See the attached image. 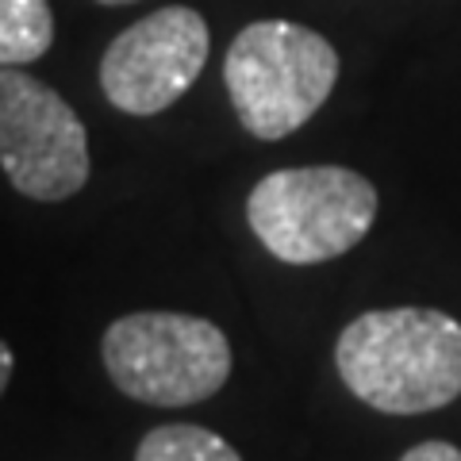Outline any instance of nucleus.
Listing matches in <instances>:
<instances>
[{"mask_svg": "<svg viewBox=\"0 0 461 461\" xmlns=\"http://www.w3.org/2000/svg\"><path fill=\"white\" fill-rule=\"evenodd\" d=\"M335 366L342 384L384 415L438 411L461 396V323L438 308L366 312L342 327Z\"/></svg>", "mask_w": 461, "mask_h": 461, "instance_id": "nucleus-1", "label": "nucleus"}, {"mask_svg": "<svg viewBox=\"0 0 461 461\" xmlns=\"http://www.w3.org/2000/svg\"><path fill=\"white\" fill-rule=\"evenodd\" d=\"M339 81L335 47L304 23L258 20L235 35L223 85L239 123L254 139H285L327 104Z\"/></svg>", "mask_w": 461, "mask_h": 461, "instance_id": "nucleus-2", "label": "nucleus"}, {"mask_svg": "<svg viewBox=\"0 0 461 461\" xmlns=\"http://www.w3.org/2000/svg\"><path fill=\"white\" fill-rule=\"evenodd\" d=\"M258 242L288 266H320L342 258L377 220V189L346 166L273 169L247 196Z\"/></svg>", "mask_w": 461, "mask_h": 461, "instance_id": "nucleus-3", "label": "nucleus"}, {"mask_svg": "<svg viewBox=\"0 0 461 461\" xmlns=\"http://www.w3.org/2000/svg\"><path fill=\"white\" fill-rule=\"evenodd\" d=\"M100 357L123 396L154 408H189L230 377V342L212 320L185 312H131L100 339Z\"/></svg>", "mask_w": 461, "mask_h": 461, "instance_id": "nucleus-4", "label": "nucleus"}, {"mask_svg": "<svg viewBox=\"0 0 461 461\" xmlns=\"http://www.w3.org/2000/svg\"><path fill=\"white\" fill-rule=\"evenodd\" d=\"M0 169L12 189L58 204L89 181V135L50 85L0 66Z\"/></svg>", "mask_w": 461, "mask_h": 461, "instance_id": "nucleus-5", "label": "nucleus"}, {"mask_svg": "<svg viewBox=\"0 0 461 461\" xmlns=\"http://www.w3.org/2000/svg\"><path fill=\"white\" fill-rule=\"evenodd\" d=\"M208 62V23L169 5L120 32L100 58V89L127 115H158L193 89Z\"/></svg>", "mask_w": 461, "mask_h": 461, "instance_id": "nucleus-6", "label": "nucleus"}, {"mask_svg": "<svg viewBox=\"0 0 461 461\" xmlns=\"http://www.w3.org/2000/svg\"><path fill=\"white\" fill-rule=\"evenodd\" d=\"M54 42L50 0H0V66H27Z\"/></svg>", "mask_w": 461, "mask_h": 461, "instance_id": "nucleus-7", "label": "nucleus"}, {"mask_svg": "<svg viewBox=\"0 0 461 461\" xmlns=\"http://www.w3.org/2000/svg\"><path fill=\"white\" fill-rule=\"evenodd\" d=\"M135 461H242L223 435L196 423H166L139 438Z\"/></svg>", "mask_w": 461, "mask_h": 461, "instance_id": "nucleus-8", "label": "nucleus"}, {"mask_svg": "<svg viewBox=\"0 0 461 461\" xmlns=\"http://www.w3.org/2000/svg\"><path fill=\"white\" fill-rule=\"evenodd\" d=\"M400 461H461V450L454 442H420V446H411Z\"/></svg>", "mask_w": 461, "mask_h": 461, "instance_id": "nucleus-9", "label": "nucleus"}, {"mask_svg": "<svg viewBox=\"0 0 461 461\" xmlns=\"http://www.w3.org/2000/svg\"><path fill=\"white\" fill-rule=\"evenodd\" d=\"M12 369H16V357H12V346L0 339V396H5V388L12 381Z\"/></svg>", "mask_w": 461, "mask_h": 461, "instance_id": "nucleus-10", "label": "nucleus"}, {"mask_svg": "<svg viewBox=\"0 0 461 461\" xmlns=\"http://www.w3.org/2000/svg\"><path fill=\"white\" fill-rule=\"evenodd\" d=\"M96 5H135V0H96Z\"/></svg>", "mask_w": 461, "mask_h": 461, "instance_id": "nucleus-11", "label": "nucleus"}]
</instances>
